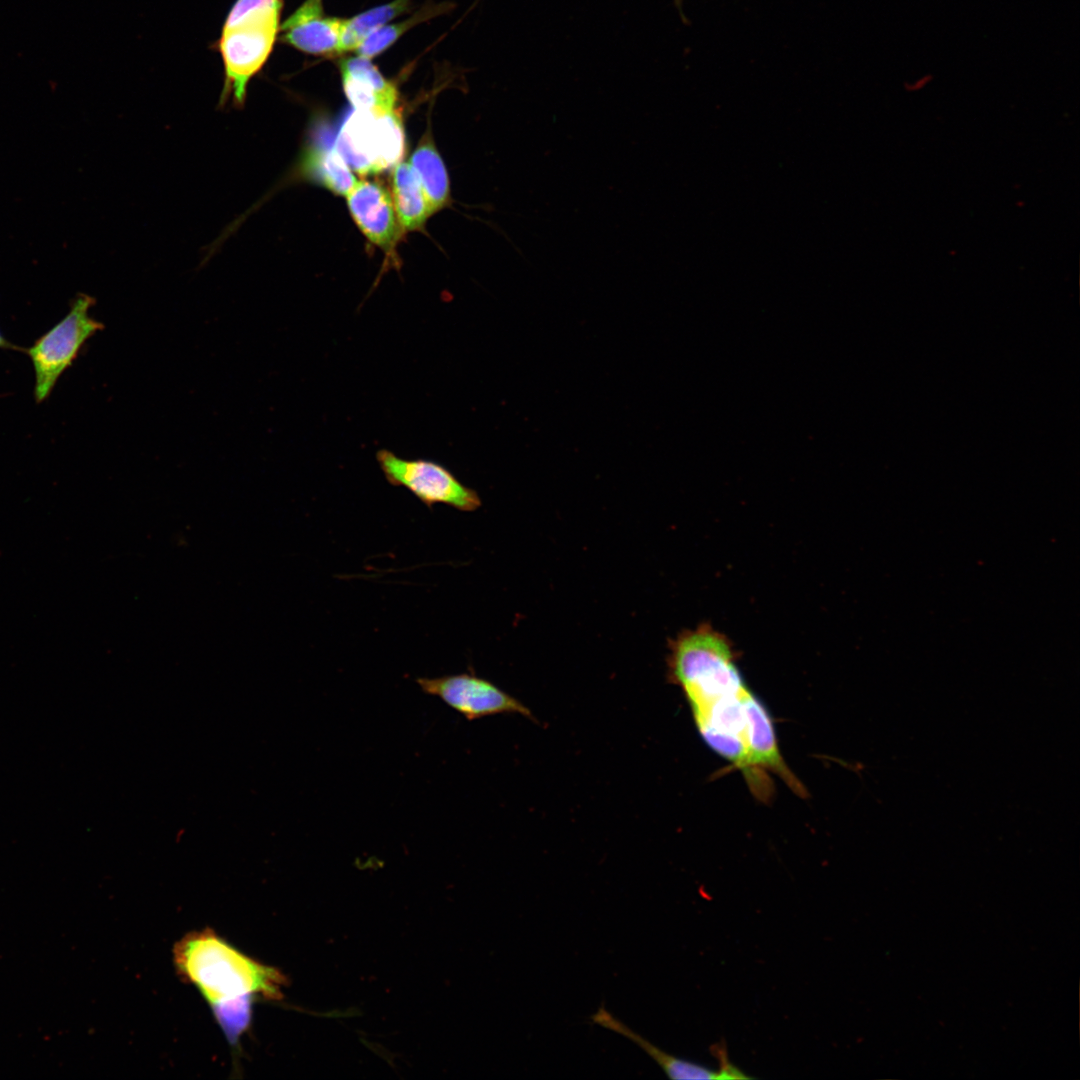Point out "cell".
<instances>
[{
    "label": "cell",
    "mask_w": 1080,
    "mask_h": 1080,
    "mask_svg": "<svg viewBox=\"0 0 1080 1080\" xmlns=\"http://www.w3.org/2000/svg\"><path fill=\"white\" fill-rule=\"evenodd\" d=\"M346 199L352 218L363 234L386 253H392L402 228L388 190L376 181H357Z\"/></svg>",
    "instance_id": "obj_8"
},
{
    "label": "cell",
    "mask_w": 1080,
    "mask_h": 1080,
    "mask_svg": "<svg viewBox=\"0 0 1080 1080\" xmlns=\"http://www.w3.org/2000/svg\"><path fill=\"white\" fill-rule=\"evenodd\" d=\"M376 460L390 485L406 488L428 508L444 504L471 512L481 506L478 493L438 462L401 458L388 449L378 450Z\"/></svg>",
    "instance_id": "obj_5"
},
{
    "label": "cell",
    "mask_w": 1080,
    "mask_h": 1080,
    "mask_svg": "<svg viewBox=\"0 0 1080 1080\" xmlns=\"http://www.w3.org/2000/svg\"><path fill=\"white\" fill-rule=\"evenodd\" d=\"M0 348L1 349L18 350V351H23L24 350V352L26 350V349H23V348L15 345V344H13L12 342H10L8 339L5 338V336L1 332H0Z\"/></svg>",
    "instance_id": "obj_17"
},
{
    "label": "cell",
    "mask_w": 1080,
    "mask_h": 1080,
    "mask_svg": "<svg viewBox=\"0 0 1080 1080\" xmlns=\"http://www.w3.org/2000/svg\"><path fill=\"white\" fill-rule=\"evenodd\" d=\"M280 13H230L224 21L216 49L224 65V85L219 106L229 99L243 108L250 80L269 58L280 31Z\"/></svg>",
    "instance_id": "obj_2"
},
{
    "label": "cell",
    "mask_w": 1080,
    "mask_h": 1080,
    "mask_svg": "<svg viewBox=\"0 0 1080 1080\" xmlns=\"http://www.w3.org/2000/svg\"><path fill=\"white\" fill-rule=\"evenodd\" d=\"M591 1020L594 1024L620 1034L635 1043L663 1069L670 1079H751V1076L745 1074L744 1071L730 1061L724 1041L718 1042L710 1048L711 1053H713L720 1063L719 1069L714 1070L666 1053L629 1028L622 1021L615 1018L605 1009L604 1005H601L591 1016Z\"/></svg>",
    "instance_id": "obj_7"
},
{
    "label": "cell",
    "mask_w": 1080,
    "mask_h": 1080,
    "mask_svg": "<svg viewBox=\"0 0 1080 1080\" xmlns=\"http://www.w3.org/2000/svg\"><path fill=\"white\" fill-rule=\"evenodd\" d=\"M446 7L433 6L420 10L416 15L396 24L384 25L368 35L355 50L357 55L371 59L388 49L408 29L423 22L433 15H438Z\"/></svg>",
    "instance_id": "obj_15"
},
{
    "label": "cell",
    "mask_w": 1080,
    "mask_h": 1080,
    "mask_svg": "<svg viewBox=\"0 0 1080 1080\" xmlns=\"http://www.w3.org/2000/svg\"><path fill=\"white\" fill-rule=\"evenodd\" d=\"M297 174V177L343 196L357 183L351 169L334 147L310 146L305 149L298 163Z\"/></svg>",
    "instance_id": "obj_11"
},
{
    "label": "cell",
    "mask_w": 1080,
    "mask_h": 1080,
    "mask_svg": "<svg viewBox=\"0 0 1080 1080\" xmlns=\"http://www.w3.org/2000/svg\"><path fill=\"white\" fill-rule=\"evenodd\" d=\"M323 15L322 0H306L291 16L295 18H311Z\"/></svg>",
    "instance_id": "obj_16"
},
{
    "label": "cell",
    "mask_w": 1080,
    "mask_h": 1080,
    "mask_svg": "<svg viewBox=\"0 0 1080 1080\" xmlns=\"http://www.w3.org/2000/svg\"><path fill=\"white\" fill-rule=\"evenodd\" d=\"M344 19L317 16L295 18L290 15L281 25L282 42L313 55L341 54V33Z\"/></svg>",
    "instance_id": "obj_10"
},
{
    "label": "cell",
    "mask_w": 1080,
    "mask_h": 1080,
    "mask_svg": "<svg viewBox=\"0 0 1080 1080\" xmlns=\"http://www.w3.org/2000/svg\"><path fill=\"white\" fill-rule=\"evenodd\" d=\"M416 683L425 694L439 698L469 721L498 714H519L534 719L522 702L475 674L418 677Z\"/></svg>",
    "instance_id": "obj_6"
},
{
    "label": "cell",
    "mask_w": 1080,
    "mask_h": 1080,
    "mask_svg": "<svg viewBox=\"0 0 1080 1080\" xmlns=\"http://www.w3.org/2000/svg\"><path fill=\"white\" fill-rule=\"evenodd\" d=\"M409 164L420 182L431 213L446 206L450 196L449 177L430 138H423L411 155Z\"/></svg>",
    "instance_id": "obj_13"
},
{
    "label": "cell",
    "mask_w": 1080,
    "mask_h": 1080,
    "mask_svg": "<svg viewBox=\"0 0 1080 1080\" xmlns=\"http://www.w3.org/2000/svg\"><path fill=\"white\" fill-rule=\"evenodd\" d=\"M392 201L402 230L420 229L432 215L420 182L407 162L394 166Z\"/></svg>",
    "instance_id": "obj_12"
},
{
    "label": "cell",
    "mask_w": 1080,
    "mask_h": 1080,
    "mask_svg": "<svg viewBox=\"0 0 1080 1080\" xmlns=\"http://www.w3.org/2000/svg\"><path fill=\"white\" fill-rule=\"evenodd\" d=\"M340 72L344 93L354 110H395L397 89L370 59L359 55L346 58L340 63Z\"/></svg>",
    "instance_id": "obj_9"
},
{
    "label": "cell",
    "mask_w": 1080,
    "mask_h": 1080,
    "mask_svg": "<svg viewBox=\"0 0 1080 1080\" xmlns=\"http://www.w3.org/2000/svg\"><path fill=\"white\" fill-rule=\"evenodd\" d=\"M413 0H394L350 19H344L341 33V53L356 50L362 41L393 18L405 13Z\"/></svg>",
    "instance_id": "obj_14"
},
{
    "label": "cell",
    "mask_w": 1080,
    "mask_h": 1080,
    "mask_svg": "<svg viewBox=\"0 0 1080 1080\" xmlns=\"http://www.w3.org/2000/svg\"><path fill=\"white\" fill-rule=\"evenodd\" d=\"M334 149L350 169L361 175L394 167L405 151L402 119L395 110H354L341 126Z\"/></svg>",
    "instance_id": "obj_4"
},
{
    "label": "cell",
    "mask_w": 1080,
    "mask_h": 1080,
    "mask_svg": "<svg viewBox=\"0 0 1080 1080\" xmlns=\"http://www.w3.org/2000/svg\"><path fill=\"white\" fill-rule=\"evenodd\" d=\"M176 972L207 1001L226 1040L238 1044L248 1031L257 999H279L285 978L244 954L209 928L192 931L174 946Z\"/></svg>",
    "instance_id": "obj_1"
},
{
    "label": "cell",
    "mask_w": 1080,
    "mask_h": 1080,
    "mask_svg": "<svg viewBox=\"0 0 1080 1080\" xmlns=\"http://www.w3.org/2000/svg\"><path fill=\"white\" fill-rule=\"evenodd\" d=\"M94 304L93 297L77 295L68 313L25 350L34 369V398L37 403H42L50 396L59 378L72 365L86 341L104 329V325L89 313Z\"/></svg>",
    "instance_id": "obj_3"
}]
</instances>
